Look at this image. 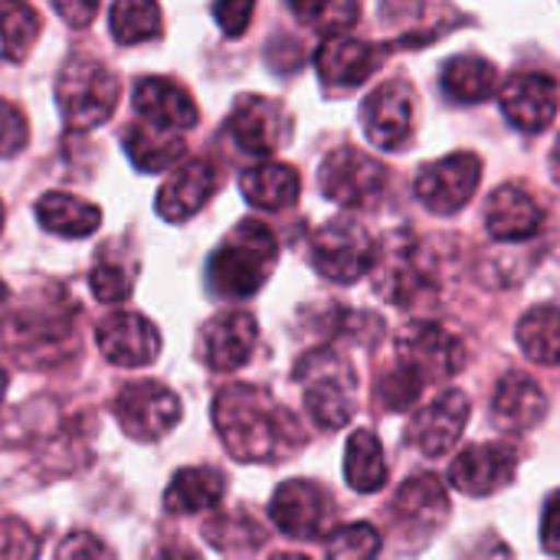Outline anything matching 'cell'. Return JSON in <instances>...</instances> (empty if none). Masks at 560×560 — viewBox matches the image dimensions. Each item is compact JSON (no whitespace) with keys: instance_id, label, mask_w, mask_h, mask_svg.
I'll list each match as a JSON object with an SVG mask.
<instances>
[{"instance_id":"1","label":"cell","mask_w":560,"mask_h":560,"mask_svg":"<svg viewBox=\"0 0 560 560\" xmlns=\"http://www.w3.org/2000/svg\"><path fill=\"white\" fill-rule=\"evenodd\" d=\"M213 427L226 453L240 463H282L305 446V430L295 413L249 384H233L217 394Z\"/></svg>"},{"instance_id":"2","label":"cell","mask_w":560,"mask_h":560,"mask_svg":"<svg viewBox=\"0 0 560 560\" xmlns=\"http://www.w3.org/2000/svg\"><path fill=\"white\" fill-rule=\"evenodd\" d=\"M371 276L384 302L397 308H417L433 302L440 289V259L433 246L413 230H394L377 243Z\"/></svg>"},{"instance_id":"3","label":"cell","mask_w":560,"mask_h":560,"mask_svg":"<svg viewBox=\"0 0 560 560\" xmlns=\"http://www.w3.org/2000/svg\"><path fill=\"white\" fill-rule=\"evenodd\" d=\"M279 259L276 233L262 220H243L217 246L207 266V282L220 299H249L272 276Z\"/></svg>"},{"instance_id":"4","label":"cell","mask_w":560,"mask_h":560,"mask_svg":"<svg viewBox=\"0 0 560 560\" xmlns=\"http://www.w3.org/2000/svg\"><path fill=\"white\" fill-rule=\"evenodd\" d=\"M56 105L69 131H92L115 115L118 79L92 56H69L56 75Z\"/></svg>"},{"instance_id":"5","label":"cell","mask_w":560,"mask_h":560,"mask_svg":"<svg viewBox=\"0 0 560 560\" xmlns=\"http://www.w3.org/2000/svg\"><path fill=\"white\" fill-rule=\"evenodd\" d=\"M295 377L305 384V407L308 417L325 430H341L354 417V387L358 377L345 358L335 351H312L299 361Z\"/></svg>"},{"instance_id":"6","label":"cell","mask_w":560,"mask_h":560,"mask_svg":"<svg viewBox=\"0 0 560 560\" xmlns=\"http://www.w3.org/2000/svg\"><path fill=\"white\" fill-rule=\"evenodd\" d=\"M377 243L354 217H335L312 236V266L331 282H358L374 269Z\"/></svg>"},{"instance_id":"7","label":"cell","mask_w":560,"mask_h":560,"mask_svg":"<svg viewBox=\"0 0 560 560\" xmlns=\"http://www.w3.org/2000/svg\"><path fill=\"white\" fill-rule=\"evenodd\" d=\"M397 364L404 371H410L427 387V384L456 377L466 364V348L450 328L420 318V322H410L400 328Z\"/></svg>"},{"instance_id":"8","label":"cell","mask_w":560,"mask_h":560,"mask_svg":"<svg viewBox=\"0 0 560 560\" xmlns=\"http://www.w3.org/2000/svg\"><path fill=\"white\" fill-rule=\"evenodd\" d=\"M390 518H394L400 545L410 548V555H417L450 522V499H446L443 482L433 472H420L407 479L390 505Z\"/></svg>"},{"instance_id":"9","label":"cell","mask_w":560,"mask_h":560,"mask_svg":"<svg viewBox=\"0 0 560 560\" xmlns=\"http://www.w3.org/2000/svg\"><path fill=\"white\" fill-rule=\"evenodd\" d=\"M318 184H322V194L335 200L338 207L364 210L381 200L387 187V167L377 158L364 154L361 148L345 144V148H335L322 161Z\"/></svg>"},{"instance_id":"10","label":"cell","mask_w":560,"mask_h":560,"mask_svg":"<svg viewBox=\"0 0 560 560\" xmlns=\"http://www.w3.org/2000/svg\"><path fill=\"white\" fill-rule=\"evenodd\" d=\"M479 180H482V158L476 151H456L436 164H427L413 180V194L430 213L453 217L476 197Z\"/></svg>"},{"instance_id":"11","label":"cell","mask_w":560,"mask_h":560,"mask_svg":"<svg viewBox=\"0 0 560 560\" xmlns=\"http://www.w3.org/2000/svg\"><path fill=\"white\" fill-rule=\"evenodd\" d=\"M361 125L381 151H400L413 141L417 92L407 79H387L361 105Z\"/></svg>"},{"instance_id":"12","label":"cell","mask_w":560,"mask_h":560,"mask_svg":"<svg viewBox=\"0 0 560 560\" xmlns=\"http://www.w3.org/2000/svg\"><path fill=\"white\" fill-rule=\"evenodd\" d=\"M335 502L331 492L312 479H289L276 489L272 505H269V518L272 525L295 538V541H315L322 538L331 522H335Z\"/></svg>"},{"instance_id":"13","label":"cell","mask_w":560,"mask_h":560,"mask_svg":"<svg viewBox=\"0 0 560 560\" xmlns=\"http://www.w3.org/2000/svg\"><path fill=\"white\" fill-rule=\"evenodd\" d=\"M115 417L135 443H158L180 423V400L158 381H138L121 387Z\"/></svg>"},{"instance_id":"14","label":"cell","mask_w":560,"mask_h":560,"mask_svg":"<svg viewBox=\"0 0 560 560\" xmlns=\"http://www.w3.org/2000/svg\"><path fill=\"white\" fill-rule=\"evenodd\" d=\"M289 112L282 102L266 98V95H240L230 118H226V135L233 144L253 158H269L289 141Z\"/></svg>"},{"instance_id":"15","label":"cell","mask_w":560,"mask_h":560,"mask_svg":"<svg viewBox=\"0 0 560 560\" xmlns=\"http://www.w3.org/2000/svg\"><path fill=\"white\" fill-rule=\"evenodd\" d=\"M472 417V404L463 390H443L433 404H427L407 427V443L417 446L423 456L440 459L453 453L463 440L466 423Z\"/></svg>"},{"instance_id":"16","label":"cell","mask_w":560,"mask_h":560,"mask_svg":"<svg viewBox=\"0 0 560 560\" xmlns=\"http://www.w3.org/2000/svg\"><path fill=\"white\" fill-rule=\"evenodd\" d=\"M518 469V453L509 443H476L463 450L450 466V482L469 499H489L512 486Z\"/></svg>"},{"instance_id":"17","label":"cell","mask_w":560,"mask_h":560,"mask_svg":"<svg viewBox=\"0 0 560 560\" xmlns=\"http://www.w3.org/2000/svg\"><path fill=\"white\" fill-rule=\"evenodd\" d=\"M72 322H75V308L66 302L62 308L46 299V302H30L23 305L13 322L7 325V348L23 358L33 361L39 348L49 345H69L72 341Z\"/></svg>"},{"instance_id":"18","label":"cell","mask_w":560,"mask_h":560,"mask_svg":"<svg viewBox=\"0 0 560 560\" xmlns=\"http://www.w3.org/2000/svg\"><path fill=\"white\" fill-rule=\"evenodd\" d=\"M499 102H502L505 118L518 131L538 135V131L551 128V121L558 118L560 89L558 82L545 72H518L502 85Z\"/></svg>"},{"instance_id":"19","label":"cell","mask_w":560,"mask_h":560,"mask_svg":"<svg viewBox=\"0 0 560 560\" xmlns=\"http://www.w3.org/2000/svg\"><path fill=\"white\" fill-rule=\"evenodd\" d=\"M131 98H135V112L144 125H154L161 131H174V135H184L197 125L200 112H197V102L194 95L177 85L174 79H158V75H144L135 82L131 89Z\"/></svg>"},{"instance_id":"20","label":"cell","mask_w":560,"mask_h":560,"mask_svg":"<svg viewBox=\"0 0 560 560\" xmlns=\"http://www.w3.org/2000/svg\"><path fill=\"white\" fill-rule=\"evenodd\" d=\"M98 348L108 364L115 368H144L161 354L158 328L135 312H115L95 328Z\"/></svg>"},{"instance_id":"21","label":"cell","mask_w":560,"mask_h":560,"mask_svg":"<svg viewBox=\"0 0 560 560\" xmlns=\"http://www.w3.org/2000/svg\"><path fill=\"white\" fill-rule=\"evenodd\" d=\"M256 338H259V328L249 312H220L217 318L203 325V335H200L203 364L217 374H230L253 358Z\"/></svg>"},{"instance_id":"22","label":"cell","mask_w":560,"mask_h":560,"mask_svg":"<svg viewBox=\"0 0 560 560\" xmlns=\"http://www.w3.org/2000/svg\"><path fill=\"white\" fill-rule=\"evenodd\" d=\"M486 230L499 243H532L545 230V210L518 184H505L489 194Z\"/></svg>"},{"instance_id":"23","label":"cell","mask_w":560,"mask_h":560,"mask_svg":"<svg viewBox=\"0 0 560 560\" xmlns=\"http://www.w3.org/2000/svg\"><path fill=\"white\" fill-rule=\"evenodd\" d=\"M213 187H217L213 164L207 158H190L171 171V177L164 180V187L154 197V207L167 223H184L197 210H203Z\"/></svg>"},{"instance_id":"24","label":"cell","mask_w":560,"mask_h":560,"mask_svg":"<svg viewBox=\"0 0 560 560\" xmlns=\"http://www.w3.org/2000/svg\"><path fill=\"white\" fill-rule=\"evenodd\" d=\"M548 417V394L535 377L522 371H509L492 397V420L505 433H528Z\"/></svg>"},{"instance_id":"25","label":"cell","mask_w":560,"mask_h":560,"mask_svg":"<svg viewBox=\"0 0 560 560\" xmlns=\"http://www.w3.org/2000/svg\"><path fill=\"white\" fill-rule=\"evenodd\" d=\"M377 62H381L377 49L368 39H358L348 33L325 39L315 52V69L325 79V85H341V89H351L371 79Z\"/></svg>"},{"instance_id":"26","label":"cell","mask_w":560,"mask_h":560,"mask_svg":"<svg viewBox=\"0 0 560 560\" xmlns=\"http://www.w3.org/2000/svg\"><path fill=\"white\" fill-rule=\"evenodd\" d=\"M36 220L46 233L62 240H82L92 236L102 226V210L75 194L49 190L36 200Z\"/></svg>"},{"instance_id":"27","label":"cell","mask_w":560,"mask_h":560,"mask_svg":"<svg viewBox=\"0 0 560 560\" xmlns=\"http://www.w3.org/2000/svg\"><path fill=\"white\" fill-rule=\"evenodd\" d=\"M223 492H226V479L220 469L190 466L171 479V486L164 492V509L171 515H197V512L220 505Z\"/></svg>"},{"instance_id":"28","label":"cell","mask_w":560,"mask_h":560,"mask_svg":"<svg viewBox=\"0 0 560 560\" xmlns=\"http://www.w3.org/2000/svg\"><path fill=\"white\" fill-rule=\"evenodd\" d=\"M440 85H443V95L450 102L476 105V102H486L499 89V69L486 56H476V52L453 56L443 66Z\"/></svg>"},{"instance_id":"29","label":"cell","mask_w":560,"mask_h":560,"mask_svg":"<svg viewBox=\"0 0 560 560\" xmlns=\"http://www.w3.org/2000/svg\"><path fill=\"white\" fill-rule=\"evenodd\" d=\"M243 197L259 210H285L302 194V177L295 167L279 161H262L243 174Z\"/></svg>"},{"instance_id":"30","label":"cell","mask_w":560,"mask_h":560,"mask_svg":"<svg viewBox=\"0 0 560 560\" xmlns=\"http://www.w3.org/2000/svg\"><path fill=\"white\" fill-rule=\"evenodd\" d=\"M121 144L131 158V164L144 174H158V171H167L174 167L180 158H184V135H174V131H161L154 125H144V121H135L125 128L121 135Z\"/></svg>"},{"instance_id":"31","label":"cell","mask_w":560,"mask_h":560,"mask_svg":"<svg viewBox=\"0 0 560 560\" xmlns=\"http://www.w3.org/2000/svg\"><path fill=\"white\" fill-rule=\"evenodd\" d=\"M345 479L354 492L361 495H374L387 486V459H384V446L371 430H358L348 440L345 450Z\"/></svg>"},{"instance_id":"32","label":"cell","mask_w":560,"mask_h":560,"mask_svg":"<svg viewBox=\"0 0 560 560\" xmlns=\"http://www.w3.org/2000/svg\"><path fill=\"white\" fill-rule=\"evenodd\" d=\"M518 348L528 361L541 368H560V308L558 305H538L522 315L515 328Z\"/></svg>"},{"instance_id":"33","label":"cell","mask_w":560,"mask_h":560,"mask_svg":"<svg viewBox=\"0 0 560 560\" xmlns=\"http://www.w3.org/2000/svg\"><path fill=\"white\" fill-rule=\"evenodd\" d=\"M39 13L30 3L20 0H3L0 3V49L7 59L20 62L30 56V49L39 39Z\"/></svg>"},{"instance_id":"34","label":"cell","mask_w":560,"mask_h":560,"mask_svg":"<svg viewBox=\"0 0 560 560\" xmlns=\"http://www.w3.org/2000/svg\"><path fill=\"white\" fill-rule=\"evenodd\" d=\"M108 26L121 46L148 43L161 33V7L148 0H121L108 10Z\"/></svg>"},{"instance_id":"35","label":"cell","mask_w":560,"mask_h":560,"mask_svg":"<svg viewBox=\"0 0 560 560\" xmlns=\"http://www.w3.org/2000/svg\"><path fill=\"white\" fill-rule=\"evenodd\" d=\"M292 13L305 26H312L318 33H328V39H331V36H345V30H351L358 23L361 7L345 3V0H331V3L318 0V3H292Z\"/></svg>"},{"instance_id":"36","label":"cell","mask_w":560,"mask_h":560,"mask_svg":"<svg viewBox=\"0 0 560 560\" xmlns=\"http://www.w3.org/2000/svg\"><path fill=\"white\" fill-rule=\"evenodd\" d=\"M377 555H381V535L368 522H354L331 532L325 545V560H377Z\"/></svg>"},{"instance_id":"37","label":"cell","mask_w":560,"mask_h":560,"mask_svg":"<svg viewBox=\"0 0 560 560\" xmlns=\"http://www.w3.org/2000/svg\"><path fill=\"white\" fill-rule=\"evenodd\" d=\"M420 394H423V384L410 371H404L400 364L387 368L377 381V400L387 410H407L420 400Z\"/></svg>"},{"instance_id":"38","label":"cell","mask_w":560,"mask_h":560,"mask_svg":"<svg viewBox=\"0 0 560 560\" xmlns=\"http://www.w3.org/2000/svg\"><path fill=\"white\" fill-rule=\"evenodd\" d=\"M243 532L246 535H262L259 532V525L249 518V515H243V512H230V515H220V518H213L210 525H207V541H213L220 551H233V548H256L253 541H246L243 538ZM266 538V535H262Z\"/></svg>"},{"instance_id":"39","label":"cell","mask_w":560,"mask_h":560,"mask_svg":"<svg viewBox=\"0 0 560 560\" xmlns=\"http://www.w3.org/2000/svg\"><path fill=\"white\" fill-rule=\"evenodd\" d=\"M39 535L20 518H0V560H36Z\"/></svg>"},{"instance_id":"40","label":"cell","mask_w":560,"mask_h":560,"mask_svg":"<svg viewBox=\"0 0 560 560\" xmlns=\"http://www.w3.org/2000/svg\"><path fill=\"white\" fill-rule=\"evenodd\" d=\"M89 285L98 302H125L131 295V276L112 259H98L89 272Z\"/></svg>"},{"instance_id":"41","label":"cell","mask_w":560,"mask_h":560,"mask_svg":"<svg viewBox=\"0 0 560 560\" xmlns=\"http://www.w3.org/2000/svg\"><path fill=\"white\" fill-rule=\"evenodd\" d=\"M30 141L26 118L16 105L0 98V158H16Z\"/></svg>"},{"instance_id":"42","label":"cell","mask_w":560,"mask_h":560,"mask_svg":"<svg viewBox=\"0 0 560 560\" xmlns=\"http://www.w3.org/2000/svg\"><path fill=\"white\" fill-rule=\"evenodd\" d=\"M56 560H115V555L89 532H72L56 548Z\"/></svg>"},{"instance_id":"43","label":"cell","mask_w":560,"mask_h":560,"mask_svg":"<svg viewBox=\"0 0 560 560\" xmlns=\"http://www.w3.org/2000/svg\"><path fill=\"white\" fill-rule=\"evenodd\" d=\"M256 3L249 0H230V3H213V20L220 23V30L226 36H243L246 26H249V16H253Z\"/></svg>"},{"instance_id":"44","label":"cell","mask_w":560,"mask_h":560,"mask_svg":"<svg viewBox=\"0 0 560 560\" xmlns=\"http://www.w3.org/2000/svg\"><path fill=\"white\" fill-rule=\"evenodd\" d=\"M541 545L551 558H560V492H555L545 505L541 518Z\"/></svg>"},{"instance_id":"45","label":"cell","mask_w":560,"mask_h":560,"mask_svg":"<svg viewBox=\"0 0 560 560\" xmlns=\"http://www.w3.org/2000/svg\"><path fill=\"white\" fill-rule=\"evenodd\" d=\"M56 13L69 26H89V20L98 13V3H66V0H56Z\"/></svg>"},{"instance_id":"46","label":"cell","mask_w":560,"mask_h":560,"mask_svg":"<svg viewBox=\"0 0 560 560\" xmlns=\"http://www.w3.org/2000/svg\"><path fill=\"white\" fill-rule=\"evenodd\" d=\"M151 560H200V555L187 545H164L161 551H154Z\"/></svg>"},{"instance_id":"47","label":"cell","mask_w":560,"mask_h":560,"mask_svg":"<svg viewBox=\"0 0 560 560\" xmlns=\"http://www.w3.org/2000/svg\"><path fill=\"white\" fill-rule=\"evenodd\" d=\"M551 174H555V180L560 184V138L555 141V148H551Z\"/></svg>"},{"instance_id":"48","label":"cell","mask_w":560,"mask_h":560,"mask_svg":"<svg viewBox=\"0 0 560 560\" xmlns=\"http://www.w3.org/2000/svg\"><path fill=\"white\" fill-rule=\"evenodd\" d=\"M7 305H10V289H7L3 279H0V322L7 318Z\"/></svg>"},{"instance_id":"49","label":"cell","mask_w":560,"mask_h":560,"mask_svg":"<svg viewBox=\"0 0 560 560\" xmlns=\"http://www.w3.org/2000/svg\"><path fill=\"white\" fill-rule=\"evenodd\" d=\"M3 394H7V368L0 364V400H3Z\"/></svg>"},{"instance_id":"50","label":"cell","mask_w":560,"mask_h":560,"mask_svg":"<svg viewBox=\"0 0 560 560\" xmlns=\"http://www.w3.org/2000/svg\"><path fill=\"white\" fill-rule=\"evenodd\" d=\"M272 560H308V558H299V555H276Z\"/></svg>"},{"instance_id":"51","label":"cell","mask_w":560,"mask_h":560,"mask_svg":"<svg viewBox=\"0 0 560 560\" xmlns=\"http://www.w3.org/2000/svg\"><path fill=\"white\" fill-rule=\"evenodd\" d=\"M0 230H3V207H0Z\"/></svg>"}]
</instances>
